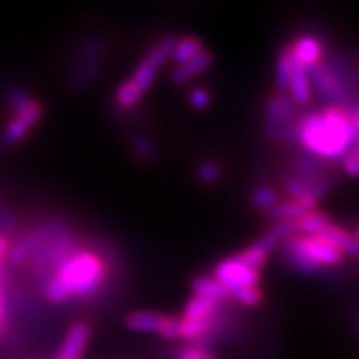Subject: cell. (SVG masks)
Masks as SVG:
<instances>
[{"instance_id": "cell-28", "label": "cell", "mask_w": 359, "mask_h": 359, "mask_svg": "<svg viewBox=\"0 0 359 359\" xmlns=\"http://www.w3.org/2000/svg\"><path fill=\"white\" fill-rule=\"evenodd\" d=\"M177 359H215V356L210 353V349L198 344H188L177 354Z\"/></svg>"}, {"instance_id": "cell-11", "label": "cell", "mask_w": 359, "mask_h": 359, "mask_svg": "<svg viewBox=\"0 0 359 359\" xmlns=\"http://www.w3.org/2000/svg\"><path fill=\"white\" fill-rule=\"evenodd\" d=\"M168 320V314L158 311H148V309H140V311H132L125 316V326L135 333H147V334H158L163 330L165 323Z\"/></svg>"}, {"instance_id": "cell-20", "label": "cell", "mask_w": 359, "mask_h": 359, "mask_svg": "<svg viewBox=\"0 0 359 359\" xmlns=\"http://www.w3.org/2000/svg\"><path fill=\"white\" fill-rule=\"evenodd\" d=\"M333 223L327 217L326 213L320 212V210H313L308 215H304L303 218H299L298 222H294L296 224V231L298 235H304V236H318L321 235L323 231L326 230L330 224Z\"/></svg>"}, {"instance_id": "cell-27", "label": "cell", "mask_w": 359, "mask_h": 359, "mask_svg": "<svg viewBox=\"0 0 359 359\" xmlns=\"http://www.w3.org/2000/svg\"><path fill=\"white\" fill-rule=\"evenodd\" d=\"M222 168L218 167L213 161H203L198 167V177L206 185H215L222 178Z\"/></svg>"}, {"instance_id": "cell-15", "label": "cell", "mask_w": 359, "mask_h": 359, "mask_svg": "<svg viewBox=\"0 0 359 359\" xmlns=\"http://www.w3.org/2000/svg\"><path fill=\"white\" fill-rule=\"evenodd\" d=\"M318 206L309 205L306 201L299 200H280L268 212V217L276 222H298L299 218H303L304 215H308L313 210H316Z\"/></svg>"}, {"instance_id": "cell-1", "label": "cell", "mask_w": 359, "mask_h": 359, "mask_svg": "<svg viewBox=\"0 0 359 359\" xmlns=\"http://www.w3.org/2000/svg\"><path fill=\"white\" fill-rule=\"evenodd\" d=\"M358 135L346 107L327 105L299 116L296 143L321 161H339L351 150Z\"/></svg>"}, {"instance_id": "cell-17", "label": "cell", "mask_w": 359, "mask_h": 359, "mask_svg": "<svg viewBox=\"0 0 359 359\" xmlns=\"http://www.w3.org/2000/svg\"><path fill=\"white\" fill-rule=\"evenodd\" d=\"M223 309V304L215 303L212 299L191 296L183 308L182 320L187 321H210Z\"/></svg>"}, {"instance_id": "cell-6", "label": "cell", "mask_w": 359, "mask_h": 359, "mask_svg": "<svg viewBox=\"0 0 359 359\" xmlns=\"http://www.w3.org/2000/svg\"><path fill=\"white\" fill-rule=\"evenodd\" d=\"M308 72L309 79H311V87L316 90L318 95H321L325 100L333 102L331 105L344 107V102H348L349 88L343 72L334 69V65L327 64L325 58Z\"/></svg>"}, {"instance_id": "cell-30", "label": "cell", "mask_w": 359, "mask_h": 359, "mask_svg": "<svg viewBox=\"0 0 359 359\" xmlns=\"http://www.w3.org/2000/svg\"><path fill=\"white\" fill-rule=\"evenodd\" d=\"M339 165H341V170H343V173L346 175V177H349V178L359 177V158L353 150H349L348 154L339 160Z\"/></svg>"}, {"instance_id": "cell-25", "label": "cell", "mask_w": 359, "mask_h": 359, "mask_svg": "<svg viewBox=\"0 0 359 359\" xmlns=\"http://www.w3.org/2000/svg\"><path fill=\"white\" fill-rule=\"evenodd\" d=\"M233 302L240 303L241 306L246 308H257L263 303V291L259 286H250V288H240L231 291Z\"/></svg>"}, {"instance_id": "cell-19", "label": "cell", "mask_w": 359, "mask_h": 359, "mask_svg": "<svg viewBox=\"0 0 359 359\" xmlns=\"http://www.w3.org/2000/svg\"><path fill=\"white\" fill-rule=\"evenodd\" d=\"M143 97H145V93H143L130 79L123 80V82L115 88V93H114L115 105L118 107L120 110L137 109V107L140 105V102L143 100Z\"/></svg>"}, {"instance_id": "cell-10", "label": "cell", "mask_w": 359, "mask_h": 359, "mask_svg": "<svg viewBox=\"0 0 359 359\" xmlns=\"http://www.w3.org/2000/svg\"><path fill=\"white\" fill-rule=\"evenodd\" d=\"M291 50H293V57L296 60L308 70L320 64L323 57H325L323 42L313 34L299 35L294 42H291Z\"/></svg>"}, {"instance_id": "cell-23", "label": "cell", "mask_w": 359, "mask_h": 359, "mask_svg": "<svg viewBox=\"0 0 359 359\" xmlns=\"http://www.w3.org/2000/svg\"><path fill=\"white\" fill-rule=\"evenodd\" d=\"M156 75H158V69H156L155 65H151L150 62L143 58L140 64L137 65V69L133 70V74H132V77H130V80H132V82L137 85V87L140 88L143 93H147L148 90L154 87Z\"/></svg>"}, {"instance_id": "cell-32", "label": "cell", "mask_w": 359, "mask_h": 359, "mask_svg": "<svg viewBox=\"0 0 359 359\" xmlns=\"http://www.w3.org/2000/svg\"><path fill=\"white\" fill-rule=\"evenodd\" d=\"M349 118H351V123H353V128L356 135L359 137V103H356L354 107H349Z\"/></svg>"}, {"instance_id": "cell-16", "label": "cell", "mask_w": 359, "mask_h": 359, "mask_svg": "<svg viewBox=\"0 0 359 359\" xmlns=\"http://www.w3.org/2000/svg\"><path fill=\"white\" fill-rule=\"evenodd\" d=\"M323 240H326L327 243H331L334 248H338L344 257H359V243L354 238L353 233L344 230V228L338 226V224L331 223L325 231L320 235Z\"/></svg>"}, {"instance_id": "cell-34", "label": "cell", "mask_w": 359, "mask_h": 359, "mask_svg": "<svg viewBox=\"0 0 359 359\" xmlns=\"http://www.w3.org/2000/svg\"><path fill=\"white\" fill-rule=\"evenodd\" d=\"M354 238H356V240H358V243H359V226H358L356 233H354Z\"/></svg>"}, {"instance_id": "cell-33", "label": "cell", "mask_w": 359, "mask_h": 359, "mask_svg": "<svg viewBox=\"0 0 359 359\" xmlns=\"http://www.w3.org/2000/svg\"><path fill=\"white\" fill-rule=\"evenodd\" d=\"M351 150L354 151V154H356V156L359 158V137L356 138V142H354V145H353Z\"/></svg>"}, {"instance_id": "cell-5", "label": "cell", "mask_w": 359, "mask_h": 359, "mask_svg": "<svg viewBox=\"0 0 359 359\" xmlns=\"http://www.w3.org/2000/svg\"><path fill=\"white\" fill-rule=\"evenodd\" d=\"M298 107L291 100L288 93L278 92L268 100L266 116V133L281 143H296V132H298Z\"/></svg>"}, {"instance_id": "cell-14", "label": "cell", "mask_w": 359, "mask_h": 359, "mask_svg": "<svg viewBox=\"0 0 359 359\" xmlns=\"http://www.w3.org/2000/svg\"><path fill=\"white\" fill-rule=\"evenodd\" d=\"M193 296L212 299L215 303L224 304L231 302V291L226 290L222 283L215 280L213 276H198L191 281Z\"/></svg>"}, {"instance_id": "cell-3", "label": "cell", "mask_w": 359, "mask_h": 359, "mask_svg": "<svg viewBox=\"0 0 359 359\" xmlns=\"http://www.w3.org/2000/svg\"><path fill=\"white\" fill-rule=\"evenodd\" d=\"M283 258L286 264L296 271L314 275L326 268L339 266L344 255L326 240H323L320 235H296L283 243Z\"/></svg>"}, {"instance_id": "cell-22", "label": "cell", "mask_w": 359, "mask_h": 359, "mask_svg": "<svg viewBox=\"0 0 359 359\" xmlns=\"http://www.w3.org/2000/svg\"><path fill=\"white\" fill-rule=\"evenodd\" d=\"M291 65H293V50H291V43H288L286 47H283L275 65V83L276 88L283 93H286L288 90Z\"/></svg>"}, {"instance_id": "cell-4", "label": "cell", "mask_w": 359, "mask_h": 359, "mask_svg": "<svg viewBox=\"0 0 359 359\" xmlns=\"http://www.w3.org/2000/svg\"><path fill=\"white\" fill-rule=\"evenodd\" d=\"M7 103L13 109V116L4 128L0 137V147L11 148L24 140L35 125L40 122L43 114L42 103L29 97L24 90L13 87L6 92Z\"/></svg>"}, {"instance_id": "cell-26", "label": "cell", "mask_w": 359, "mask_h": 359, "mask_svg": "<svg viewBox=\"0 0 359 359\" xmlns=\"http://www.w3.org/2000/svg\"><path fill=\"white\" fill-rule=\"evenodd\" d=\"M188 102L195 110H206L212 105V93L203 87H195L190 90V95H188Z\"/></svg>"}, {"instance_id": "cell-31", "label": "cell", "mask_w": 359, "mask_h": 359, "mask_svg": "<svg viewBox=\"0 0 359 359\" xmlns=\"http://www.w3.org/2000/svg\"><path fill=\"white\" fill-rule=\"evenodd\" d=\"M133 150L137 151V155L142 156V158H151V156H154V154H155L154 145H151V143L143 137L135 138V140H133Z\"/></svg>"}, {"instance_id": "cell-2", "label": "cell", "mask_w": 359, "mask_h": 359, "mask_svg": "<svg viewBox=\"0 0 359 359\" xmlns=\"http://www.w3.org/2000/svg\"><path fill=\"white\" fill-rule=\"evenodd\" d=\"M109 280V264L102 255L79 248L42 285L45 299L64 304L72 299H92L102 293Z\"/></svg>"}, {"instance_id": "cell-29", "label": "cell", "mask_w": 359, "mask_h": 359, "mask_svg": "<svg viewBox=\"0 0 359 359\" xmlns=\"http://www.w3.org/2000/svg\"><path fill=\"white\" fill-rule=\"evenodd\" d=\"M2 268H0V339L8 333V308L6 302V293H4V281H2Z\"/></svg>"}, {"instance_id": "cell-24", "label": "cell", "mask_w": 359, "mask_h": 359, "mask_svg": "<svg viewBox=\"0 0 359 359\" xmlns=\"http://www.w3.org/2000/svg\"><path fill=\"white\" fill-rule=\"evenodd\" d=\"M251 205L259 212H269L275 206L280 198H278V191L271 187H258L251 193Z\"/></svg>"}, {"instance_id": "cell-8", "label": "cell", "mask_w": 359, "mask_h": 359, "mask_svg": "<svg viewBox=\"0 0 359 359\" xmlns=\"http://www.w3.org/2000/svg\"><path fill=\"white\" fill-rule=\"evenodd\" d=\"M90 334H92V327L88 323H74L67 330L55 359H82L85 349L88 346Z\"/></svg>"}, {"instance_id": "cell-21", "label": "cell", "mask_w": 359, "mask_h": 359, "mask_svg": "<svg viewBox=\"0 0 359 359\" xmlns=\"http://www.w3.org/2000/svg\"><path fill=\"white\" fill-rule=\"evenodd\" d=\"M175 42H177V37H175V35H163V37L156 40V42L148 48L145 60L150 62L151 65H155L156 69L167 65L168 62H172Z\"/></svg>"}, {"instance_id": "cell-12", "label": "cell", "mask_w": 359, "mask_h": 359, "mask_svg": "<svg viewBox=\"0 0 359 359\" xmlns=\"http://www.w3.org/2000/svg\"><path fill=\"white\" fill-rule=\"evenodd\" d=\"M276 243L271 240L268 235H264L259 238L257 243L246 246L245 250H241L240 253L235 255V258L238 262H241L245 266H248L255 271L262 273V269L264 268V264L268 262L269 253L276 248Z\"/></svg>"}, {"instance_id": "cell-9", "label": "cell", "mask_w": 359, "mask_h": 359, "mask_svg": "<svg viewBox=\"0 0 359 359\" xmlns=\"http://www.w3.org/2000/svg\"><path fill=\"white\" fill-rule=\"evenodd\" d=\"M286 93L296 103V107H306L313 100V87L311 79H309V72L294 57L293 65H291V75Z\"/></svg>"}, {"instance_id": "cell-7", "label": "cell", "mask_w": 359, "mask_h": 359, "mask_svg": "<svg viewBox=\"0 0 359 359\" xmlns=\"http://www.w3.org/2000/svg\"><path fill=\"white\" fill-rule=\"evenodd\" d=\"M212 276L230 291L250 288V286H258L259 280H262V273L245 266V264L238 262L235 257L219 262L217 266H215Z\"/></svg>"}, {"instance_id": "cell-18", "label": "cell", "mask_w": 359, "mask_h": 359, "mask_svg": "<svg viewBox=\"0 0 359 359\" xmlns=\"http://www.w3.org/2000/svg\"><path fill=\"white\" fill-rule=\"evenodd\" d=\"M205 50V45L201 42V39L195 37V35H187V37L177 39L172 53V62L175 67L187 64V62L193 60Z\"/></svg>"}, {"instance_id": "cell-13", "label": "cell", "mask_w": 359, "mask_h": 359, "mask_svg": "<svg viewBox=\"0 0 359 359\" xmlns=\"http://www.w3.org/2000/svg\"><path fill=\"white\" fill-rule=\"evenodd\" d=\"M213 60V53L205 48L196 58H193V60L187 62V64L175 67V70L172 72V82L175 85H187L188 82H191L193 79L205 74V72L212 67Z\"/></svg>"}]
</instances>
